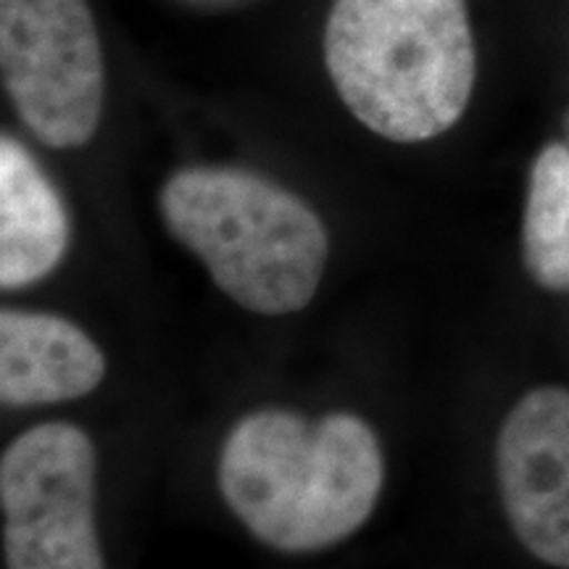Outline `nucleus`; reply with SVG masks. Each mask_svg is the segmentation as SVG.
Here are the masks:
<instances>
[{
	"label": "nucleus",
	"instance_id": "20e7f679",
	"mask_svg": "<svg viewBox=\"0 0 569 569\" xmlns=\"http://www.w3.org/2000/svg\"><path fill=\"white\" fill-rule=\"evenodd\" d=\"M0 71L42 146L80 148L101 124L106 67L88 0H0Z\"/></svg>",
	"mask_w": 569,
	"mask_h": 569
},
{
	"label": "nucleus",
	"instance_id": "f03ea898",
	"mask_svg": "<svg viewBox=\"0 0 569 569\" xmlns=\"http://www.w3.org/2000/svg\"><path fill=\"white\" fill-rule=\"evenodd\" d=\"M325 63L367 130L438 138L467 111L478 74L467 0H332Z\"/></svg>",
	"mask_w": 569,
	"mask_h": 569
},
{
	"label": "nucleus",
	"instance_id": "423d86ee",
	"mask_svg": "<svg viewBox=\"0 0 569 569\" xmlns=\"http://www.w3.org/2000/svg\"><path fill=\"white\" fill-rule=\"evenodd\" d=\"M496 480L519 543L543 565L569 569V390H530L496 440Z\"/></svg>",
	"mask_w": 569,
	"mask_h": 569
},
{
	"label": "nucleus",
	"instance_id": "1a4fd4ad",
	"mask_svg": "<svg viewBox=\"0 0 569 569\" xmlns=\"http://www.w3.org/2000/svg\"><path fill=\"white\" fill-rule=\"evenodd\" d=\"M522 259L532 280L569 293V146L549 142L530 169Z\"/></svg>",
	"mask_w": 569,
	"mask_h": 569
},
{
	"label": "nucleus",
	"instance_id": "7ed1b4c3",
	"mask_svg": "<svg viewBox=\"0 0 569 569\" xmlns=\"http://www.w3.org/2000/svg\"><path fill=\"white\" fill-rule=\"evenodd\" d=\"M159 211L213 284L253 315H296L317 296L330 238L282 184L246 169L188 167L161 184Z\"/></svg>",
	"mask_w": 569,
	"mask_h": 569
},
{
	"label": "nucleus",
	"instance_id": "39448f33",
	"mask_svg": "<svg viewBox=\"0 0 569 569\" xmlns=\"http://www.w3.org/2000/svg\"><path fill=\"white\" fill-rule=\"evenodd\" d=\"M96 446L80 425L46 422L6 446V569H106L96 528Z\"/></svg>",
	"mask_w": 569,
	"mask_h": 569
},
{
	"label": "nucleus",
	"instance_id": "6e6552de",
	"mask_svg": "<svg viewBox=\"0 0 569 569\" xmlns=\"http://www.w3.org/2000/svg\"><path fill=\"white\" fill-rule=\"evenodd\" d=\"M71 222L59 190L11 134L0 138V288L46 280L69 251Z\"/></svg>",
	"mask_w": 569,
	"mask_h": 569
},
{
	"label": "nucleus",
	"instance_id": "9d476101",
	"mask_svg": "<svg viewBox=\"0 0 569 569\" xmlns=\"http://www.w3.org/2000/svg\"><path fill=\"white\" fill-rule=\"evenodd\" d=\"M567 130H569V117H567Z\"/></svg>",
	"mask_w": 569,
	"mask_h": 569
},
{
	"label": "nucleus",
	"instance_id": "0eeeda50",
	"mask_svg": "<svg viewBox=\"0 0 569 569\" xmlns=\"http://www.w3.org/2000/svg\"><path fill=\"white\" fill-rule=\"evenodd\" d=\"M106 356L82 327L46 311H0V401L46 407L74 401L103 382Z\"/></svg>",
	"mask_w": 569,
	"mask_h": 569
},
{
	"label": "nucleus",
	"instance_id": "f257e3e1",
	"mask_svg": "<svg viewBox=\"0 0 569 569\" xmlns=\"http://www.w3.org/2000/svg\"><path fill=\"white\" fill-rule=\"evenodd\" d=\"M219 493L256 540L280 553H315L372 517L386 457L372 425L351 411L306 419L256 409L227 432Z\"/></svg>",
	"mask_w": 569,
	"mask_h": 569
}]
</instances>
